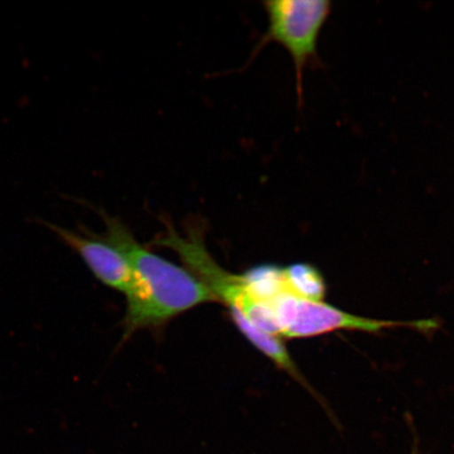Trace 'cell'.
<instances>
[{
    "label": "cell",
    "instance_id": "obj_1",
    "mask_svg": "<svg viewBox=\"0 0 454 454\" xmlns=\"http://www.w3.org/2000/svg\"><path fill=\"white\" fill-rule=\"evenodd\" d=\"M100 214L106 225L105 237L126 255L133 270V286L126 294L124 340L140 329L166 325L198 305L218 302L190 270L150 252L121 220Z\"/></svg>",
    "mask_w": 454,
    "mask_h": 454
},
{
    "label": "cell",
    "instance_id": "obj_2",
    "mask_svg": "<svg viewBox=\"0 0 454 454\" xmlns=\"http://www.w3.org/2000/svg\"><path fill=\"white\" fill-rule=\"evenodd\" d=\"M155 246L177 254L185 269L212 292L219 303L226 305L231 317L242 316L254 326L280 338L269 304L254 296L242 275L231 274L215 262L204 242L202 227L189 226L186 234L181 235L168 225Z\"/></svg>",
    "mask_w": 454,
    "mask_h": 454
},
{
    "label": "cell",
    "instance_id": "obj_3",
    "mask_svg": "<svg viewBox=\"0 0 454 454\" xmlns=\"http://www.w3.org/2000/svg\"><path fill=\"white\" fill-rule=\"evenodd\" d=\"M266 303L274 314L280 338H314L338 331L376 333L395 327L428 333L438 328L435 320L395 322L369 319L351 315L325 301L303 299L283 291Z\"/></svg>",
    "mask_w": 454,
    "mask_h": 454
},
{
    "label": "cell",
    "instance_id": "obj_4",
    "mask_svg": "<svg viewBox=\"0 0 454 454\" xmlns=\"http://www.w3.org/2000/svg\"><path fill=\"white\" fill-rule=\"evenodd\" d=\"M263 5L269 27L254 52L269 43L287 51L296 72L298 102L302 105L304 71L317 60V42L332 4L326 0H266Z\"/></svg>",
    "mask_w": 454,
    "mask_h": 454
},
{
    "label": "cell",
    "instance_id": "obj_5",
    "mask_svg": "<svg viewBox=\"0 0 454 454\" xmlns=\"http://www.w3.org/2000/svg\"><path fill=\"white\" fill-rule=\"evenodd\" d=\"M59 239L81 255L93 275L107 287L127 294L133 286V270L126 255L106 239L82 229V234L44 223Z\"/></svg>",
    "mask_w": 454,
    "mask_h": 454
},
{
    "label": "cell",
    "instance_id": "obj_6",
    "mask_svg": "<svg viewBox=\"0 0 454 454\" xmlns=\"http://www.w3.org/2000/svg\"><path fill=\"white\" fill-rule=\"evenodd\" d=\"M283 292L303 299L323 301L326 284L319 270L308 263H296L282 268Z\"/></svg>",
    "mask_w": 454,
    "mask_h": 454
}]
</instances>
